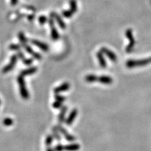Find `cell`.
<instances>
[{
    "mask_svg": "<svg viewBox=\"0 0 151 151\" xmlns=\"http://www.w3.org/2000/svg\"><path fill=\"white\" fill-rule=\"evenodd\" d=\"M18 58V57L17 55H14L11 56V59H10V62L2 69L3 74H6V73H8L9 71L14 69L15 65H16V63H17Z\"/></svg>",
    "mask_w": 151,
    "mask_h": 151,
    "instance_id": "obj_4",
    "label": "cell"
},
{
    "mask_svg": "<svg viewBox=\"0 0 151 151\" xmlns=\"http://www.w3.org/2000/svg\"><path fill=\"white\" fill-rule=\"evenodd\" d=\"M18 3V0H11V4L13 5V6H15Z\"/></svg>",
    "mask_w": 151,
    "mask_h": 151,
    "instance_id": "obj_32",
    "label": "cell"
},
{
    "mask_svg": "<svg viewBox=\"0 0 151 151\" xmlns=\"http://www.w3.org/2000/svg\"><path fill=\"white\" fill-rule=\"evenodd\" d=\"M77 115H78V110L76 109H74L71 111V113H69L68 118L65 120V124L68 126L71 125V124L74 122V121L75 120Z\"/></svg>",
    "mask_w": 151,
    "mask_h": 151,
    "instance_id": "obj_9",
    "label": "cell"
},
{
    "mask_svg": "<svg viewBox=\"0 0 151 151\" xmlns=\"http://www.w3.org/2000/svg\"><path fill=\"white\" fill-rule=\"evenodd\" d=\"M100 51L104 55H106L107 57L109 58L110 60L112 61V62H115L116 61H117V56H116V55L112 51H111V50L107 49V48L103 47L101 49Z\"/></svg>",
    "mask_w": 151,
    "mask_h": 151,
    "instance_id": "obj_7",
    "label": "cell"
},
{
    "mask_svg": "<svg viewBox=\"0 0 151 151\" xmlns=\"http://www.w3.org/2000/svg\"><path fill=\"white\" fill-rule=\"evenodd\" d=\"M51 17L55 18V19L57 20L58 25L59 26V27H60L61 29H65V28H66L65 23H64V21H63V20L62 19V18H61L60 16H59V15H58L57 14H56V13H55V12H52L51 14Z\"/></svg>",
    "mask_w": 151,
    "mask_h": 151,
    "instance_id": "obj_12",
    "label": "cell"
},
{
    "mask_svg": "<svg viewBox=\"0 0 151 151\" xmlns=\"http://www.w3.org/2000/svg\"><path fill=\"white\" fill-rule=\"evenodd\" d=\"M55 99L56 101H58V102H60L63 103L65 101L66 99V97H64V96L62 95H59V94H55Z\"/></svg>",
    "mask_w": 151,
    "mask_h": 151,
    "instance_id": "obj_24",
    "label": "cell"
},
{
    "mask_svg": "<svg viewBox=\"0 0 151 151\" xmlns=\"http://www.w3.org/2000/svg\"><path fill=\"white\" fill-rule=\"evenodd\" d=\"M52 132H53V136L54 139H55L57 141H59L61 140V136L59 134V131L58 130V129L57 128V127H53L52 129Z\"/></svg>",
    "mask_w": 151,
    "mask_h": 151,
    "instance_id": "obj_19",
    "label": "cell"
},
{
    "mask_svg": "<svg viewBox=\"0 0 151 151\" xmlns=\"http://www.w3.org/2000/svg\"><path fill=\"white\" fill-rule=\"evenodd\" d=\"M98 81L100 83H103V84L110 85L113 82V79L111 77V76L103 75V76H99V77L98 78Z\"/></svg>",
    "mask_w": 151,
    "mask_h": 151,
    "instance_id": "obj_15",
    "label": "cell"
},
{
    "mask_svg": "<svg viewBox=\"0 0 151 151\" xmlns=\"http://www.w3.org/2000/svg\"><path fill=\"white\" fill-rule=\"evenodd\" d=\"M30 41L33 45H34V46H36V47H38L39 49L42 50L43 51H45V52H47V51H49V46H48L46 44H45V43L41 42V41H40L36 40V39H31Z\"/></svg>",
    "mask_w": 151,
    "mask_h": 151,
    "instance_id": "obj_10",
    "label": "cell"
},
{
    "mask_svg": "<svg viewBox=\"0 0 151 151\" xmlns=\"http://www.w3.org/2000/svg\"><path fill=\"white\" fill-rule=\"evenodd\" d=\"M69 88H70V84H69V83L66 82L61 84L60 85L57 86V87H55L53 91L55 94H59L60 93V92H65V91L69 90Z\"/></svg>",
    "mask_w": 151,
    "mask_h": 151,
    "instance_id": "obj_8",
    "label": "cell"
},
{
    "mask_svg": "<svg viewBox=\"0 0 151 151\" xmlns=\"http://www.w3.org/2000/svg\"><path fill=\"white\" fill-rule=\"evenodd\" d=\"M80 145L79 143H73L68 144V145L64 146V150L66 151H76L80 149Z\"/></svg>",
    "mask_w": 151,
    "mask_h": 151,
    "instance_id": "obj_17",
    "label": "cell"
},
{
    "mask_svg": "<svg viewBox=\"0 0 151 151\" xmlns=\"http://www.w3.org/2000/svg\"><path fill=\"white\" fill-rule=\"evenodd\" d=\"M151 62V58L142 59H129L126 62V66L127 68H134L138 67H143Z\"/></svg>",
    "mask_w": 151,
    "mask_h": 151,
    "instance_id": "obj_2",
    "label": "cell"
},
{
    "mask_svg": "<svg viewBox=\"0 0 151 151\" xmlns=\"http://www.w3.org/2000/svg\"><path fill=\"white\" fill-rule=\"evenodd\" d=\"M55 151H64V146L62 145V144H57L55 146L54 148Z\"/></svg>",
    "mask_w": 151,
    "mask_h": 151,
    "instance_id": "obj_30",
    "label": "cell"
},
{
    "mask_svg": "<svg viewBox=\"0 0 151 151\" xmlns=\"http://www.w3.org/2000/svg\"><path fill=\"white\" fill-rule=\"evenodd\" d=\"M97 57L98 59V61H99V65L101 66L102 68H106L107 66V63L106 62V59L104 58V54L102 53L101 51H99V52L97 53Z\"/></svg>",
    "mask_w": 151,
    "mask_h": 151,
    "instance_id": "obj_16",
    "label": "cell"
},
{
    "mask_svg": "<svg viewBox=\"0 0 151 151\" xmlns=\"http://www.w3.org/2000/svg\"><path fill=\"white\" fill-rule=\"evenodd\" d=\"M56 127H57L58 130L59 131V132H60V133L62 134L63 136H64V137L65 138V139L67 141L73 142L76 140V137H74V136L71 135V134H69V132H68L66 130L65 128H64V127H63L60 124H57Z\"/></svg>",
    "mask_w": 151,
    "mask_h": 151,
    "instance_id": "obj_5",
    "label": "cell"
},
{
    "mask_svg": "<svg viewBox=\"0 0 151 151\" xmlns=\"http://www.w3.org/2000/svg\"><path fill=\"white\" fill-rule=\"evenodd\" d=\"M53 140H54V137L52 134H49V135H48L46 139V142H45L46 143V145L48 147L51 146V145L53 143Z\"/></svg>",
    "mask_w": 151,
    "mask_h": 151,
    "instance_id": "obj_22",
    "label": "cell"
},
{
    "mask_svg": "<svg viewBox=\"0 0 151 151\" xmlns=\"http://www.w3.org/2000/svg\"><path fill=\"white\" fill-rule=\"evenodd\" d=\"M126 37L128 39L129 41V44L127 45V46L126 47V52L127 53H131L133 50L134 45H135V40H134V38L133 36V34H132V29H128L125 32Z\"/></svg>",
    "mask_w": 151,
    "mask_h": 151,
    "instance_id": "obj_3",
    "label": "cell"
},
{
    "mask_svg": "<svg viewBox=\"0 0 151 151\" xmlns=\"http://www.w3.org/2000/svg\"><path fill=\"white\" fill-rule=\"evenodd\" d=\"M48 20H48V18L44 16H41L39 18V22L41 25L45 24V23H46V22H47Z\"/></svg>",
    "mask_w": 151,
    "mask_h": 151,
    "instance_id": "obj_29",
    "label": "cell"
},
{
    "mask_svg": "<svg viewBox=\"0 0 151 151\" xmlns=\"http://www.w3.org/2000/svg\"><path fill=\"white\" fill-rule=\"evenodd\" d=\"M1 99H0V105H1Z\"/></svg>",
    "mask_w": 151,
    "mask_h": 151,
    "instance_id": "obj_34",
    "label": "cell"
},
{
    "mask_svg": "<svg viewBox=\"0 0 151 151\" xmlns=\"http://www.w3.org/2000/svg\"><path fill=\"white\" fill-rule=\"evenodd\" d=\"M23 47H24L25 49L26 52L28 53H29V54L31 55H32L33 57H34V58H35L36 59H41V58H42L41 54L38 53H36V52H35V51H33V49H31L30 46H28L27 44L25 45V46H23Z\"/></svg>",
    "mask_w": 151,
    "mask_h": 151,
    "instance_id": "obj_13",
    "label": "cell"
},
{
    "mask_svg": "<svg viewBox=\"0 0 151 151\" xmlns=\"http://www.w3.org/2000/svg\"><path fill=\"white\" fill-rule=\"evenodd\" d=\"M98 76L94 74H88L85 77V80L87 83H93L95 81H98Z\"/></svg>",
    "mask_w": 151,
    "mask_h": 151,
    "instance_id": "obj_18",
    "label": "cell"
},
{
    "mask_svg": "<svg viewBox=\"0 0 151 151\" xmlns=\"http://www.w3.org/2000/svg\"><path fill=\"white\" fill-rule=\"evenodd\" d=\"M17 81L19 84V89L20 96L23 99H28L29 98V92L26 87L25 81L24 76L19 75L17 78Z\"/></svg>",
    "mask_w": 151,
    "mask_h": 151,
    "instance_id": "obj_1",
    "label": "cell"
},
{
    "mask_svg": "<svg viewBox=\"0 0 151 151\" xmlns=\"http://www.w3.org/2000/svg\"><path fill=\"white\" fill-rule=\"evenodd\" d=\"M22 61L23 64H25V65H27V66L31 65V64L33 63V59H31V58H25V59Z\"/></svg>",
    "mask_w": 151,
    "mask_h": 151,
    "instance_id": "obj_28",
    "label": "cell"
},
{
    "mask_svg": "<svg viewBox=\"0 0 151 151\" xmlns=\"http://www.w3.org/2000/svg\"><path fill=\"white\" fill-rule=\"evenodd\" d=\"M69 4H70V11L73 14H75L77 11L78 7H77V3H76V0H70L69 1Z\"/></svg>",
    "mask_w": 151,
    "mask_h": 151,
    "instance_id": "obj_20",
    "label": "cell"
},
{
    "mask_svg": "<svg viewBox=\"0 0 151 151\" xmlns=\"http://www.w3.org/2000/svg\"><path fill=\"white\" fill-rule=\"evenodd\" d=\"M68 110V107H66V106H63V107L61 108L60 112H59V115H58V122H59V124H62L64 122V120H66V113H67Z\"/></svg>",
    "mask_w": 151,
    "mask_h": 151,
    "instance_id": "obj_11",
    "label": "cell"
},
{
    "mask_svg": "<svg viewBox=\"0 0 151 151\" xmlns=\"http://www.w3.org/2000/svg\"><path fill=\"white\" fill-rule=\"evenodd\" d=\"M21 46L18 44H11L9 46V49L11 51H18L20 50Z\"/></svg>",
    "mask_w": 151,
    "mask_h": 151,
    "instance_id": "obj_25",
    "label": "cell"
},
{
    "mask_svg": "<svg viewBox=\"0 0 151 151\" xmlns=\"http://www.w3.org/2000/svg\"><path fill=\"white\" fill-rule=\"evenodd\" d=\"M13 124H14V120L10 118H4V120H3V124L4 126H6V127L13 125Z\"/></svg>",
    "mask_w": 151,
    "mask_h": 151,
    "instance_id": "obj_23",
    "label": "cell"
},
{
    "mask_svg": "<svg viewBox=\"0 0 151 151\" xmlns=\"http://www.w3.org/2000/svg\"><path fill=\"white\" fill-rule=\"evenodd\" d=\"M18 38H19V40H20V41L21 45H22L23 46H24L25 45L27 44V38L25 37V36L24 33L20 32L19 34H18Z\"/></svg>",
    "mask_w": 151,
    "mask_h": 151,
    "instance_id": "obj_21",
    "label": "cell"
},
{
    "mask_svg": "<svg viewBox=\"0 0 151 151\" xmlns=\"http://www.w3.org/2000/svg\"><path fill=\"white\" fill-rule=\"evenodd\" d=\"M38 68L36 67H31L28 68V69H24V70L20 71V75L23 76H29L31 75V74H34L37 71Z\"/></svg>",
    "mask_w": 151,
    "mask_h": 151,
    "instance_id": "obj_14",
    "label": "cell"
},
{
    "mask_svg": "<svg viewBox=\"0 0 151 151\" xmlns=\"http://www.w3.org/2000/svg\"><path fill=\"white\" fill-rule=\"evenodd\" d=\"M46 151H55L53 148H52L51 146L48 147L47 149H46Z\"/></svg>",
    "mask_w": 151,
    "mask_h": 151,
    "instance_id": "obj_33",
    "label": "cell"
},
{
    "mask_svg": "<svg viewBox=\"0 0 151 151\" xmlns=\"http://www.w3.org/2000/svg\"><path fill=\"white\" fill-rule=\"evenodd\" d=\"M73 15H74V14L71 12L70 10H69V11H64L62 12V16L66 18H71Z\"/></svg>",
    "mask_w": 151,
    "mask_h": 151,
    "instance_id": "obj_26",
    "label": "cell"
},
{
    "mask_svg": "<svg viewBox=\"0 0 151 151\" xmlns=\"http://www.w3.org/2000/svg\"><path fill=\"white\" fill-rule=\"evenodd\" d=\"M49 25L51 27V37L52 39H53L54 41H57L59 39V33H58V31L57 30L55 27V23L53 20V18L51 17V18L49 20Z\"/></svg>",
    "mask_w": 151,
    "mask_h": 151,
    "instance_id": "obj_6",
    "label": "cell"
},
{
    "mask_svg": "<svg viewBox=\"0 0 151 151\" xmlns=\"http://www.w3.org/2000/svg\"><path fill=\"white\" fill-rule=\"evenodd\" d=\"M16 55H17L18 57L19 58V59H20L21 60H23V59H24L25 58V57L24 53H23V52H21L20 51H18V53H17V54H16Z\"/></svg>",
    "mask_w": 151,
    "mask_h": 151,
    "instance_id": "obj_31",
    "label": "cell"
},
{
    "mask_svg": "<svg viewBox=\"0 0 151 151\" xmlns=\"http://www.w3.org/2000/svg\"><path fill=\"white\" fill-rule=\"evenodd\" d=\"M62 107H63L62 103L60 102H58V101H55L53 104V107L54 109H61Z\"/></svg>",
    "mask_w": 151,
    "mask_h": 151,
    "instance_id": "obj_27",
    "label": "cell"
}]
</instances>
